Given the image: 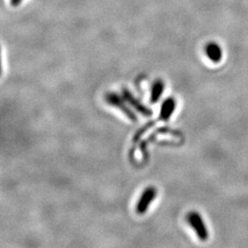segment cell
I'll list each match as a JSON object with an SVG mask.
<instances>
[{
    "label": "cell",
    "mask_w": 248,
    "mask_h": 248,
    "mask_svg": "<svg viewBox=\"0 0 248 248\" xmlns=\"http://www.w3.org/2000/svg\"><path fill=\"white\" fill-rule=\"evenodd\" d=\"M176 109V100L175 98H168L163 102L160 109L159 121L168 122L171 116L173 115Z\"/></svg>",
    "instance_id": "5b68a950"
},
{
    "label": "cell",
    "mask_w": 248,
    "mask_h": 248,
    "mask_svg": "<svg viewBox=\"0 0 248 248\" xmlns=\"http://www.w3.org/2000/svg\"><path fill=\"white\" fill-rule=\"evenodd\" d=\"M156 194H157V191L155 187L148 186L147 188H145L136 205V213L140 215L146 213L150 207L152 202L155 199Z\"/></svg>",
    "instance_id": "7a4b0ae2"
},
{
    "label": "cell",
    "mask_w": 248,
    "mask_h": 248,
    "mask_svg": "<svg viewBox=\"0 0 248 248\" xmlns=\"http://www.w3.org/2000/svg\"><path fill=\"white\" fill-rule=\"evenodd\" d=\"M21 1H22V0H11V4H12L13 6H18V4L21 3Z\"/></svg>",
    "instance_id": "9c48e42d"
},
{
    "label": "cell",
    "mask_w": 248,
    "mask_h": 248,
    "mask_svg": "<svg viewBox=\"0 0 248 248\" xmlns=\"http://www.w3.org/2000/svg\"><path fill=\"white\" fill-rule=\"evenodd\" d=\"M123 95L125 100L131 105L133 106L138 112H140L142 116L144 117H150L153 114L152 110L149 108L144 106L142 102H140L137 98L133 96V94L128 90V89H123Z\"/></svg>",
    "instance_id": "277c9868"
},
{
    "label": "cell",
    "mask_w": 248,
    "mask_h": 248,
    "mask_svg": "<svg viewBox=\"0 0 248 248\" xmlns=\"http://www.w3.org/2000/svg\"><path fill=\"white\" fill-rule=\"evenodd\" d=\"M156 123V121H153V122H151L149 124H146V125H144L143 127H142L141 130H139L137 133H135V135H134V142H137L141 137H142V134L145 133L148 129H150L151 127L153 126V125H155Z\"/></svg>",
    "instance_id": "ba28073f"
},
{
    "label": "cell",
    "mask_w": 248,
    "mask_h": 248,
    "mask_svg": "<svg viewBox=\"0 0 248 248\" xmlns=\"http://www.w3.org/2000/svg\"><path fill=\"white\" fill-rule=\"evenodd\" d=\"M107 102L113 107L118 108L125 116H127L131 121H137V117L135 115V113L133 110L126 105V103L124 102L122 98H120L115 93H108L106 96Z\"/></svg>",
    "instance_id": "3957f363"
},
{
    "label": "cell",
    "mask_w": 248,
    "mask_h": 248,
    "mask_svg": "<svg viewBox=\"0 0 248 248\" xmlns=\"http://www.w3.org/2000/svg\"><path fill=\"white\" fill-rule=\"evenodd\" d=\"M205 53L208 58L213 62H219L222 61V50L221 46L215 43H210L205 47Z\"/></svg>",
    "instance_id": "8992f818"
},
{
    "label": "cell",
    "mask_w": 248,
    "mask_h": 248,
    "mask_svg": "<svg viewBox=\"0 0 248 248\" xmlns=\"http://www.w3.org/2000/svg\"><path fill=\"white\" fill-rule=\"evenodd\" d=\"M186 220L189 225L193 228V230L195 231L196 234L200 239L206 241L209 238V231L200 213L196 212L188 213L186 216Z\"/></svg>",
    "instance_id": "6da1fadb"
},
{
    "label": "cell",
    "mask_w": 248,
    "mask_h": 248,
    "mask_svg": "<svg viewBox=\"0 0 248 248\" xmlns=\"http://www.w3.org/2000/svg\"><path fill=\"white\" fill-rule=\"evenodd\" d=\"M165 90V84L162 80H156L152 87L151 91V103H156L159 101Z\"/></svg>",
    "instance_id": "52a82bcc"
}]
</instances>
